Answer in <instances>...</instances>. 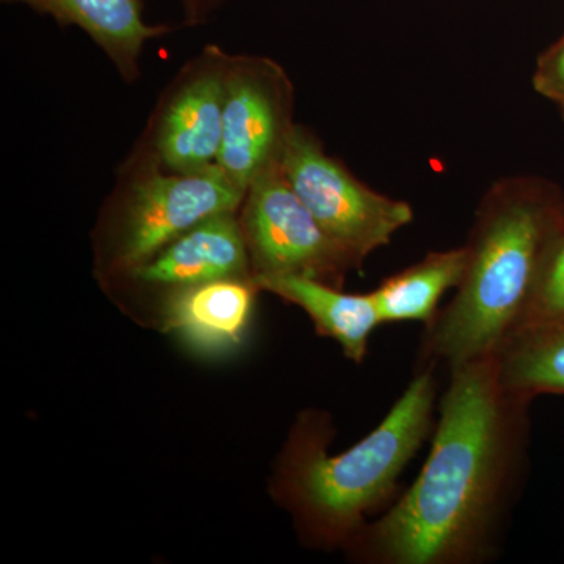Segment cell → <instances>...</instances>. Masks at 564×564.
Returning <instances> with one entry per match:
<instances>
[{"mask_svg": "<svg viewBox=\"0 0 564 564\" xmlns=\"http://www.w3.org/2000/svg\"><path fill=\"white\" fill-rule=\"evenodd\" d=\"M497 356L451 367L432 451L413 486L348 545L372 564H470L491 554L525 462L529 406Z\"/></svg>", "mask_w": 564, "mask_h": 564, "instance_id": "obj_1", "label": "cell"}, {"mask_svg": "<svg viewBox=\"0 0 564 564\" xmlns=\"http://www.w3.org/2000/svg\"><path fill=\"white\" fill-rule=\"evenodd\" d=\"M563 228L564 195L554 182H494L475 212L462 284L426 325L425 366L443 361L451 369L499 355L521 328L545 256Z\"/></svg>", "mask_w": 564, "mask_h": 564, "instance_id": "obj_2", "label": "cell"}, {"mask_svg": "<svg viewBox=\"0 0 564 564\" xmlns=\"http://www.w3.org/2000/svg\"><path fill=\"white\" fill-rule=\"evenodd\" d=\"M433 367L415 373L380 425L343 454L328 455L332 421L300 415L274 473L272 492L311 545L347 549L367 516L397 491L400 475L433 430Z\"/></svg>", "mask_w": 564, "mask_h": 564, "instance_id": "obj_3", "label": "cell"}, {"mask_svg": "<svg viewBox=\"0 0 564 564\" xmlns=\"http://www.w3.org/2000/svg\"><path fill=\"white\" fill-rule=\"evenodd\" d=\"M280 165L304 206L356 269L413 221L410 203L367 187L302 126L289 133Z\"/></svg>", "mask_w": 564, "mask_h": 564, "instance_id": "obj_4", "label": "cell"}, {"mask_svg": "<svg viewBox=\"0 0 564 564\" xmlns=\"http://www.w3.org/2000/svg\"><path fill=\"white\" fill-rule=\"evenodd\" d=\"M245 195L218 165L143 177L132 185L111 223L106 272H131L199 223L239 210Z\"/></svg>", "mask_w": 564, "mask_h": 564, "instance_id": "obj_5", "label": "cell"}, {"mask_svg": "<svg viewBox=\"0 0 564 564\" xmlns=\"http://www.w3.org/2000/svg\"><path fill=\"white\" fill-rule=\"evenodd\" d=\"M242 206L239 220L252 276L300 274L343 288L347 273L356 269L304 206L281 165L252 182Z\"/></svg>", "mask_w": 564, "mask_h": 564, "instance_id": "obj_6", "label": "cell"}, {"mask_svg": "<svg viewBox=\"0 0 564 564\" xmlns=\"http://www.w3.org/2000/svg\"><path fill=\"white\" fill-rule=\"evenodd\" d=\"M293 126L284 70L262 58L231 63L217 161L228 180L247 193L263 172L280 165Z\"/></svg>", "mask_w": 564, "mask_h": 564, "instance_id": "obj_7", "label": "cell"}, {"mask_svg": "<svg viewBox=\"0 0 564 564\" xmlns=\"http://www.w3.org/2000/svg\"><path fill=\"white\" fill-rule=\"evenodd\" d=\"M237 212L215 215L182 234L121 280L144 295L158 296L155 310L173 293L225 278L252 276L250 254Z\"/></svg>", "mask_w": 564, "mask_h": 564, "instance_id": "obj_8", "label": "cell"}, {"mask_svg": "<svg viewBox=\"0 0 564 564\" xmlns=\"http://www.w3.org/2000/svg\"><path fill=\"white\" fill-rule=\"evenodd\" d=\"M259 292L254 276L204 282L163 300L151 321L193 355L217 358L243 344Z\"/></svg>", "mask_w": 564, "mask_h": 564, "instance_id": "obj_9", "label": "cell"}, {"mask_svg": "<svg viewBox=\"0 0 564 564\" xmlns=\"http://www.w3.org/2000/svg\"><path fill=\"white\" fill-rule=\"evenodd\" d=\"M231 63L215 52L174 93L155 133L159 158L173 173L217 165Z\"/></svg>", "mask_w": 564, "mask_h": 564, "instance_id": "obj_10", "label": "cell"}, {"mask_svg": "<svg viewBox=\"0 0 564 564\" xmlns=\"http://www.w3.org/2000/svg\"><path fill=\"white\" fill-rule=\"evenodd\" d=\"M259 289L302 307L310 315L318 336L336 340L344 356L361 364L369 339L381 325L377 304L370 293H347L343 288L300 274L256 276Z\"/></svg>", "mask_w": 564, "mask_h": 564, "instance_id": "obj_11", "label": "cell"}, {"mask_svg": "<svg viewBox=\"0 0 564 564\" xmlns=\"http://www.w3.org/2000/svg\"><path fill=\"white\" fill-rule=\"evenodd\" d=\"M467 265L466 245L429 252L422 261L386 278L372 292L381 323L423 322L429 325L440 302L462 284Z\"/></svg>", "mask_w": 564, "mask_h": 564, "instance_id": "obj_12", "label": "cell"}, {"mask_svg": "<svg viewBox=\"0 0 564 564\" xmlns=\"http://www.w3.org/2000/svg\"><path fill=\"white\" fill-rule=\"evenodd\" d=\"M50 13L55 20L84 29L122 73L135 69L148 40L161 31L141 20L139 0H6Z\"/></svg>", "mask_w": 564, "mask_h": 564, "instance_id": "obj_13", "label": "cell"}, {"mask_svg": "<svg viewBox=\"0 0 564 564\" xmlns=\"http://www.w3.org/2000/svg\"><path fill=\"white\" fill-rule=\"evenodd\" d=\"M497 362L505 389L519 399L564 395V328L518 334L497 355Z\"/></svg>", "mask_w": 564, "mask_h": 564, "instance_id": "obj_14", "label": "cell"}, {"mask_svg": "<svg viewBox=\"0 0 564 564\" xmlns=\"http://www.w3.org/2000/svg\"><path fill=\"white\" fill-rule=\"evenodd\" d=\"M552 328H564V228L545 256L532 302L516 336Z\"/></svg>", "mask_w": 564, "mask_h": 564, "instance_id": "obj_15", "label": "cell"}, {"mask_svg": "<svg viewBox=\"0 0 564 564\" xmlns=\"http://www.w3.org/2000/svg\"><path fill=\"white\" fill-rule=\"evenodd\" d=\"M532 82L534 91L555 104L564 120V35L538 57Z\"/></svg>", "mask_w": 564, "mask_h": 564, "instance_id": "obj_16", "label": "cell"}]
</instances>
